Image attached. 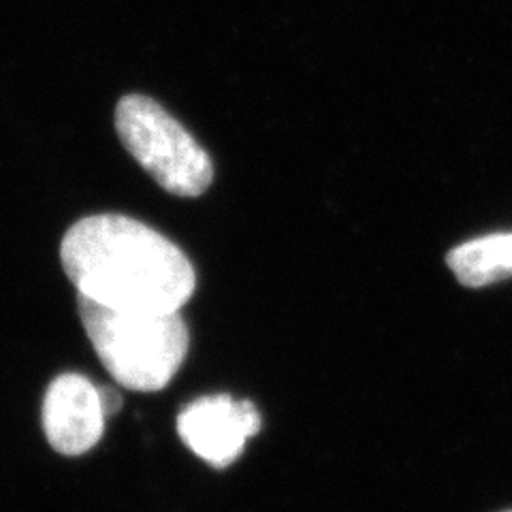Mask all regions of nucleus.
Returning <instances> with one entry per match:
<instances>
[{
    "mask_svg": "<svg viewBox=\"0 0 512 512\" xmlns=\"http://www.w3.org/2000/svg\"><path fill=\"white\" fill-rule=\"evenodd\" d=\"M60 261L77 295L111 310L180 312L197 286L188 256L171 239L120 214L75 222Z\"/></svg>",
    "mask_w": 512,
    "mask_h": 512,
    "instance_id": "f257e3e1",
    "label": "nucleus"
},
{
    "mask_svg": "<svg viewBox=\"0 0 512 512\" xmlns=\"http://www.w3.org/2000/svg\"><path fill=\"white\" fill-rule=\"evenodd\" d=\"M84 329L105 370L124 389H165L188 352V327L180 312L111 310L77 295Z\"/></svg>",
    "mask_w": 512,
    "mask_h": 512,
    "instance_id": "f03ea898",
    "label": "nucleus"
},
{
    "mask_svg": "<svg viewBox=\"0 0 512 512\" xmlns=\"http://www.w3.org/2000/svg\"><path fill=\"white\" fill-rule=\"evenodd\" d=\"M116 131L137 163L175 197H199L214 182L212 158L156 101L128 94L116 107Z\"/></svg>",
    "mask_w": 512,
    "mask_h": 512,
    "instance_id": "7ed1b4c3",
    "label": "nucleus"
},
{
    "mask_svg": "<svg viewBox=\"0 0 512 512\" xmlns=\"http://www.w3.org/2000/svg\"><path fill=\"white\" fill-rule=\"evenodd\" d=\"M259 429L261 414L256 406L229 393L199 397L178 416L182 442L214 468L231 466Z\"/></svg>",
    "mask_w": 512,
    "mask_h": 512,
    "instance_id": "20e7f679",
    "label": "nucleus"
},
{
    "mask_svg": "<svg viewBox=\"0 0 512 512\" xmlns=\"http://www.w3.org/2000/svg\"><path fill=\"white\" fill-rule=\"evenodd\" d=\"M107 412L101 389L79 376H58L43 399V429L47 442L60 455L77 457L99 444Z\"/></svg>",
    "mask_w": 512,
    "mask_h": 512,
    "instance_id": "39448f33",
    "label": "nucleus"
},
{
    "mask_svg": "<svg viewBox=\"0 0 512 512\" xmlns=\"http://www.w3.org/2000/svg\"><path fill=\"white\" fill-rule=\"evenodd\" d=\"M459 284L483 288L512 278V231L491 233L459 244L446 254Z\"/></svg>",
    "mask_w": 512,
    "mask_h": 512,
    "instance_id": "423d86ee",
    "label": "nucleus"
},
{
    "mask_svg": "<svg viewBox=\"0 0 512 512\" xmlns=\"http://www.w3.org/2000/svg\"><path fill=\"white\" fill-rule=\"evenodd\" d=\"M101 397H103V406H105L107 414H114L122 406V399L114 389H103Z\"/></svg>",
    "mask_w": 512,
    "mask_h": 512,
    "instance_id": "0eeeda50",
    "label": "nucleus"
},
{
    "mask_svg": "<svg viewBox=\"0 0 512 512\" xmlns=\"http://www.w3.org/2000/svg\"><path fill=\"white\" fill-rule=\"evenodd\" d=\"M504 512H512V510H504Z\"/></svg>",
    "mask_w": 512,
    "mask_h": 512,
    "instance_id": "6e6552de",
    "label": "nucleus"
}]
</instances>
